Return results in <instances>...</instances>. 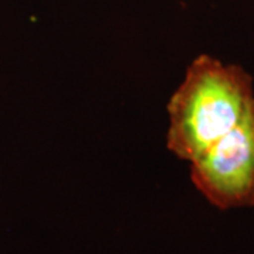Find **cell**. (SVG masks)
Returning a JSON list of instances; mask_svg holds the SVG:
<instances>
[{"mask_svg":"<svg viewBox=\"0 0 254 254\" xmlns=\"http://www.w3.org/2000/svg\"><path fill=\"white\" fill-rule=\"evenodd\" d=\"M253 100V78L242 66L196 57L167 105V148L192 163L236 126Z\"/></svg>","mask_w":254,"mask_h":254,"instance_id":"6da1fadb","label":"cell"},{"mask_svg":"<svg viewBox=\"0 0 254 254\" xmlns=\"http://www.w3.org/2000/svg\"><path fill=\"white\" fill-rule=\"evenodd\" d=\"M190 181L220 210L254 206V100L236 126L190 163Z\"/></svg>","mask_w":254,"mask_h":254,"instance_id":"7a4b0ae2","label":"cell"}]
</instances>
